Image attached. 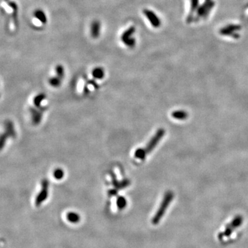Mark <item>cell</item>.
Listing matches in <instances>:
<instances>
[{
	"mask_svg": "<svg viewBox=\"0 0 248 248\" xmlns=\"http://www.w3.org/2000/svg\"><path fill=\"white\" fill-rule=\"evenodd\" d=\"M232 229H233V228H232L230 226V227H228V228L226 230V231H225V235H226V236L230 235V234H231V233H232Z\"/></svg>",
	"mask_w": 248,
	"mask_h": 248,
	"instance_id": "ac0fdd59",
	"label": "cell"
},
{
	"mask_svg": "<svg viewBox=\"0 0 248 248\" xmlns=\"http://www.w3.org/2000/svg\"><path fill=\"white\" fill-rule=\"evenodd\" d=\"M34 17H35V18L37 19L42 24H46V23L47 22L46 15L45 13L42 10H41V9H37V10L34 11Z\"/></svg>",
	"mask_w": 248,
	"mask_h": 248,
	"instance_id": "52a82bcc",
	"label": "cell"
},
{
	"mask_svg": "<svg viewBox=\"0 0 248 248\" xmlns=\"http://www.w3.org/2000/svg\"><path fill=\"white\" fill-rule=\"evenodd\" d=\"M60 80L61 79H59V77H54V78H52L49 81H50V84H51L52 86H57L59 85V84H60Z\"/></svg>",
	"mask_w": 248,
	"mask_h": 248,
	"instance_id": "2e32d148",
	"label": "cell"
},
{
	"mask_svg": "<svg viewBox=\"0 0 248 248\" xmlns=\"http://www.w3.org/2000/svg\"><path fill=\"white\" fill-rule=\"evenodd\" d=\"M44 98H45V95H43V94H41V95H39V96H37L35 99H34V104L36 105H39V103L41 101L43 100Z\"/></svg>",
	"mask_w": 248,
	"mask_h": 248,
	"instance_id": "e0dca14e",
	"label": "cell"
},
{
	"mask_svg": "<svg viewBox=\"0 0 248 248\" xmlns=\"http://www.w3.org/2000/svg\"><path fill=\"white\" fill-rule=\"evenodd\" d=\"M147 155V153L145 150V148H139L136 150L135 153H134V156L136 159H140V160H143L145 158V156Z\"/></svg>",
	"mask_w": 248,
	"mask_h": 248,
	"instance_id": "30bf717a",
	"label": "cell"
},
{
	"mask_svg": "<svg viewBox=\"0 0 248 248\" xmlns=\"http://www.w3.org/2000/svg\"><path fill=\"white\" fill-rule=\"evenodd\" d=\"M164 134H165V130L164 129H163V128H161V129L157 130V132H156L155 135L152 138L148 144L146 145L145 150L146 152V153H147V155L148 153H150L153 150V149L155 148L156 146H157V145L159 143V141L162 139V137L164 136Z\"/></svg>",
	"mask_w": 248,
	"mask_h": 248,
	"instance_id": "7a4b0ae2",
	"label": "cell"
},
{
	"mask_svg": "<svg viewBox=\"0 0 248 248\" xmlns=\"http://www.w3.org/2000/svg\"><path fill=\"white\" fill-rule=\"evenodd\" d=\"M126 204H127V201L125 199L124 197H118V199H117V205L119 209H123L126 206Z\"/></svg>",
	"mask_w": 248,
	"mask_h": 248,
	"instance_id": "4fadbf2b",
	"label": "cell"
},
{
	"mask_svg": "<svg viewBox=\"0 0 248 248\" xmlns=\"http://www.w3.org/2000/svg\"><path fill=\"white\" fill-rule=\"evenodd\" d=\"M134 31H135V28L134 26H131L128 28V30H126L124 33L122 34V41L126 44V46H128V47H134V44H135V40L134 38H132L131 37L132 34H134Z\"/></svg>",
	"mask_w": 248,
	"mask_h": 248,
	"instance_id": "3957f363",
	"label": "cell"
},
{
	"mask_svg": "<svg viewBox=\"0 0 248 248\" xmlns=\"http://www.w3.org/2000/svg\"><path fill=\"white\" fill-rule=\"evenodd\" d=\"M173 198H174V193H173V192L168 191L165 194L164 197H163V201L161 202L160 207H159L157 213H156L155 216L153 217L152 220V224L157 225L159 223V221H161V219L162 218V217L163 216V215H164L165 211H166L169 205H170V202L172 201Z\"/></svg>",
	"mask_w": 248,
	"mask_h": 248,
	"instance_id": "6da1fadb",
	"label": "cell"
},
{
	"mask_svg": "<svg viewBox=\"0 0 248 248\" xmlns=\"http://www.w3.org/2000/svg\"><path fill=\"white\" fill-rule=\"evenodd\" d=\"M56 71L57 74V77H59L61 79L63 77V74H64V70H63V66H61V65H58V66L56 67Z\"/></svg>",
	"mask_w": 248,
	"mask_h": 248,
	"instance_id": "5bb4252c",
	"label": "cell"
},
{
	"mask_svg": "<svg viewBox=\"0 0 248 248\" xmlns=\"http://www.w3.org/2000/svg\"><path fill=\"white\" fill-rule=\"evenodd\" d=\"M242 222H243V218H242V217L241 216H236L235 218L232 220V222L231 223L230 226L233 229L238 228V227H239L242 224Z\"/></svg>",
	"mask_w": 248,
	"mask_h": 248,
	"instance_id": "8fae6325",
	"label": "cell"
},
{
	"mask_svg": "<svg viewBox=\"0 0 248 248\" xmlns=\"http://www.w3.org/2000/svg\"><path fill=\"white\" fill-rule=\"evenodd\" d=\"M144 13H145V15L147 16L148 18L150 20L151 23L154 25V26H157V25L159 24L158 20H157V17L155 16V15L153 13H152L150 11H148V10L144 11Z\"/></svg>",
	"mask_w": 248,
	"mask_h": 248,
	"instance_id": "9c48e42d",
	"label": "cell"
},
{
	"mask_svg": "<svg viewBox=\"0 0 248 248\" xmlns=\"http://www.w3.org/2000/svg\"><path fill=\"white\" fill-rule=\"evenodd\" d=\"M172 117L178 120H185L188 117V113L184 110H176L172 113Z\"/></svg>",
	"mask_w": 248,
	"mask_h": 248,
	"instance_id": "8992f818",
	"label": "cell"
},
{
	"mask_svg": "<svg viewBox=\"0 0 248 248\" xmlns=\"http://www.w3.org/2000/svg\"><path fill=\"white\" fill-rule=\"evenodd\" d=\"M5 1H7V0H5Z\"/></svg>",
	"mask_w": 248,
	"mask_h": 248,
	"instance_id": "d6986e66",
	"label": "cell"
},
{
	"mask_svg": "<svg viewBox=\"0 0 248 248\" xmlns=\"http://www.w3.org/2000/svg\"><path fill=\"white\" fill-rule=\"evenodd\" d=\"M63 176V171L60 170V169H57L54 172V176L57 179H61Z\"/></svg>",
	"mask_w": 248,
	"mask_h": 248,
	"instance_id": "9a60e30c",
	"label": "cell"
},
{
	"mask_svg": "<svg viewBox=\"0 0 248 248\" xmlns=\"http://www.w3.org/2000/svg\"><path fill=\"white\" fill-rule=\"evenodd\" d=\"M93 75L94 77L97 79H102L104 76V72L101 68H97L94 69L93 71Z\"/></svg>",
	"mask_w": 248,
	"mask_h": 248,
	"instance_id": "7c38bea8",
	"label": "cell"
},
{
	"mask_svg": "<svg viewBox=\"0 0 248 248\" xmlns=\"http://www.w3.org/2000/svg\"><path fill=\"white\" fill-rule=\"evenodd\" d=\"M66 218L70 223H77L80 221V216L77 213L70 212H68L66 215Z\"/></svg>",
	"mask_w": 248,
	"mask_h": 248,
	"instance_id": "ba28073f",
	"label": "cell"
},
{
	"mask_svg": "<svg viewBox=\"0 0 248 248\" xmlns=\"http://www.w3.org/2000/svg\"><path fill=\"white\" fill-rule=\"evenodd\" d=\"M100 30H101V24L99 21H94L91 25V35L93 38H97L100 34Z\"/></svg>",
	"mask_w": 248,
	"mask_h": 248,
	"instance_id": "5b68a950",
	"label": "cell"
},
{
	"mask_svg": "<svg viewBox=\"0 0 248 248\" xmlns=\"http://www.w3.org/2000/svg\"><path fill=\"white\" fill-rule=\"evenodd\" d=\"M48 181L46 179H44L42 181L41 190L35 200V205L37 207L40 206L41 203L46 199L48 197Z\"/></svg>",
	"mask_w": 248,
	"mask_h": 248,
	"instance_id": "277c9868",
	"label": "cell"
}]
</instances>
